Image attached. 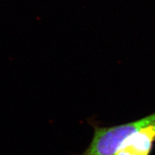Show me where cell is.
Listing matches in <instances>:
<instances>
[{"instance_id": "6da1fadb", "label": "cell", "mask_w": 155, "mask_h": 155, "mask_svg": "<svg viewBox=\"0 0 155 155\" xmlns=\"http://www.w3.org/2000/svg\"><path fill=\"white\" fill-rule=\"evenodd\" d=\"M124 141L115 155H151L155 144V112Z\"/></svg>"}]
</instances>
